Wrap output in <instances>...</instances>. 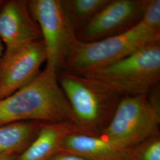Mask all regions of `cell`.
I'll use <instances>...</instances> for the list:
<instances>
[{
    "mask_svg": "<svg viewBox=\"0 0 160 160\" xmlns=\"http://www.w3.org/2000/svg\"><path fill=\"white\" fill-rule=\"evenodd\" d=\"M58 72L45 68L30 84L0 100V126L18 122L77 121L58 80Z\"/></svg>",
    "mask_w": 160,
    "mask_h": 160,
    "instance_id": "1",
    "label": "cell"
},
{
    "mask_svg": "<svg viewBox=\"0 0 160 160\" xmlns=\"http://www.w3.org/2000/svg\"><path fill=\"white\" fill-rule=\"evenodd\" d=\"M80 75L122 97L148 94L160 84V41L108 66Z\"/></svg>",
    "mask_w": 160,
    "mask_h": 160,
    "instance_id": "2",
    "label": "cell"
},
{
    "mask_svg": "<svg viewBox=\"0 0 160 160\" xmlns=\"http://www.w3.org/2000/svg\"><path fill=\"white\" fill-rule=\"evenodd\" d=\"M160 41V30L142 20L125 32L92 42L75 41L62 69L78 75L102 68Z\"/></svg>",
    "mask_w": 160,
    "mask_h": 160,
    "instance_id": "3",
    "label": "cell"
},
{
    "mask_svg": "<svg viewBox=\"0 0 160 160\" xmlns=\"http://www.w3.org/2000/svg\"><path fill=\"white\" fill-rule=\"evenodd\" d=\"M58 80L78 126L97 135L108 126L123 97L104 90L80 75L59 70Z\"/></svg>",
    "mask_w": 160,
    "mask_h": 160,
    "instance_id": "4",
    "label": "cell"
},
{
    "mask_svg": "<svg viewBox=\"0 0 160 160\" xmlns=\"http://www.w3.org/2000/svg\"><path fill=\"white\" fill-rule=\"evenodd\" d=\"M160 123L159 102L148 94L125 96L100 136L122 148L134 149L158 135Z\"/></svg>",
    "mask_w": 160,
    "mask_h": 160,
    "instance_id": "5",
    "label": "cell"
},
{
    "mask_svg": "<svg viewBox=\"0 0 160 160\" xmlns=\"http://www.w3.org/2000/svg\"><path fill=\"white\" fill-rule=\"evenodd\" d=\"M29 12L40 28L46 53V65L62 69L76 33L67 17L61 0L28 1Z\"/></svg>",
    "mask_w": 160,
    "mask_h": 160,
    "instance_id": "6",
    "label": "cell"
},
{
    "mask_svg": "<svg viewBox=\"0 0 160 160\" xmlns=\"http://www.w3.org/2000/svg\"><path fill=\"white\" fill-rule=\"evenodd\" d=\"M46 59L42 39L6 49L0 58V100L33 81Z\"/></svg>",
    "mask_w": 160,
    "mask_h": 160,
    "instance_id": "7",
    "label": "cell"
},
{
    "mask_svg": "<svg viewBox=\"0 0 160 160\" xmlns=\"http://www.w3.org/2000/svg\"><path fill=\"white\" fill-rule=\"evenodd\" d=\"M148 0H110L81 29L77 39L92 42L122 34L139 23Z\"/></svg>",
    "mask_w": 160,
    "mask_h": 160,
    "instance_id": "8",
    "label": "cell"
},
{
    "mask_svg": "<svg viewBox=\"0 0 160 160\" xmlns=\"http://www.w3.org/2000/svg\"><path fill=\"white\" fill-rule=\"evenodd\" d=\"M42 39L40 28L32 17L28 1H6L0 10V40L10 49Z\"/></svg>",
    "mask_w": 160,
    "mask_h": 160,
    "instance_id": "9",
    "label": "cell"
},
{
    "mask_svg": "<svg viewBox=\"0 0 160 160\" xmlns=\"http://www.w3.org/2000/svg\"><path fill=\"white\" fill-rule=\"evenodd\" d=\"M62 151L88 160H132L134 149L122 148L98 135L72 133L65 138Z\"/></svg>",
    "mask_w": 160,
    "mask_h": 160,
    "instance_id": "10",
    "label": "cell"
},
{
    "mask_svg": "<svg viewBox=\"0 0 160 160\" xmlns=\"http://www.w3.org/2000/svg\"><path fill=\"white\" fill-rule=\"evenodd\" d=\"M76 132L88 133L70 122L41 123L33 141L17 160H49L62 151L65 138Z\"/></svg>",
    "mask_w": 160,
    "mask_h": 160,
    "instance_id": "11",
    "label": "cell"
},
{
    "mask_svg": "<svg viewBox=\"0 0 160 160\" xmlns=\"http://www.w3.org/2000/svg\"><path fill=\"white\" fill-rule=\"evenodd\" d=\"M42 122L24 121L0 126V154L11 155L36 136Z\"/></svg>",
    "mask_w": 160,
    "mask_h": 160,
    "instance_id": "12",
    "label": "cell"
},
{
    "mask_svg": "<svg viewBox=\"0 0 160 160\" xmlns=\"http://www.w3.org/2000/svg\"><path fill=\"white\" fill-rule=\"evenodd\" d=\"M110 0H61L64 12L75 33L89 22Z\"/></svg>",
    "mask_w": 160,
    "mask_h": 160,
    "instance_id": "13",
    "label": "cell"
},
{
    "mask_svg": "<svg viewBox=\"0 0 160 160\" xmlns=\"http://www.w3.org/2000/svg\"><path fill=\"white\" fill-rule=\"evenodd\" d=\"M132 160H160L159 135L150 138L136 147Z\"/></svg>",
    "mask_w": 160,
    "mask_h": 160,
    "instance_id": "14",
    "label": "cell"
},
{
    "mask_svg": "<svg viewBox=\"0 0 160 160\" xmlns=\"http://www.w3.org/2000/svg\"><path fill=\"white\" fill-rule=\"evenodd\" d=\"M142 20L154 29L160 30V0H148Z\"/></svg>",
    "mask_w": 160,
    "mask_h": 160,
    "instance_id": "15",
    "label": "cell"
},
{
    "mask_svg": "<svg viewBox=\"0 0 160 160\" xmlns=\"http://www.w3.org/2000/svg\"><path fill=\"white\" fill-rule=\"evenodd\" d=\"M49 160H88L67 151H61L52 156Z\"/></svg>",
    "mask_w": 160,
    "mask_h": 160,
    "instance_id": "16",
    "label": "cell"
},
{
    "mask_svg": "<svg viewBox=\"0 0 160 160\" xmlns=\"http://www.w3.org/2000/svg\"><path fill=\"white\" fill-rule=\"evenodd\" d=\"M0 160H14L12 158L11 155L0 154Z\"/></svg>",
    "mask_w": 160,
    "mask_h": 160,
    "instance_id": "17",
    "label": "cell"
},
{
    "mask_svg": "<svg viewBox=\"0 0 160 160\" xmlns=\"http://www.w3.org/2000/svg\"><path fill=\"white\" fill-rule=\"evenodd\" d=\"M3 49H4L3 43L1 42V40H0V58L1 57V56L3 53Z\"/></svg>",
    "mask_w": 160,
    "mask_h": 160,
    "instance_id": "18",
    "label": "cell"
},
{
    "mask_svg": "<svg viewBox=\"0 0 160 160\" xmlns=\"http://www.w3.org/2000/svg\"><path fill=\"white\" fill-rule=\"evenodd\" d=\"M5 2H6V1H2V0H0V10H1V8H2V6L4 5V4L5 3Z\"/></svg>",
    "mask_w": 160,
    "mask_h": 160,
    "instance_id": "19",
    "label": "cell"
}]
</instances>
